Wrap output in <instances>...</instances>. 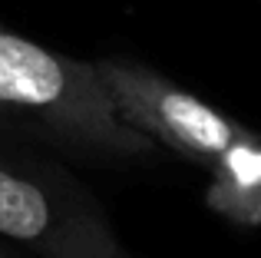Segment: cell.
Wrapping results in <instances>:
<instances>
[{
	"instance_id": "obj_5",
	"label": "cell",
	"mask_w": 261,
	"mask_h": 258,
	"mask_svg": "<svg viewBox=\"0 0 261 258\" xmlns=\"http://www.w3.org/2000/svg\"><path fill=\"white\" fill-rule=\"evenodd\" d=\"M0 258H7V255H4V252H0Z\"/></svg>"
},
{
	"instance_id": "obj_2",
	"label": "cell",
	"mask_w": 261,
	"mask_h": 258,
	"mask_svg": "<svg viewBox=\"0 0 261 258\" xmlns=\"http://www.w3.org/2000/svg\"><path fill=\"white\" fill-rule=\"evenodd\" d=\"M0 235L40 258H133L116 239L99 202L33 159L0 152Z\"/></svg>"
},
{
	"instance_id": "obj_4",
	"label": "cell",
	"mask_w": 261,
	"mask_h": 258,
	"mask_svg": "<svg viewBox=\"0 0 261 258\" xmlns=\"http://www.w3.org/2000/svg\"><path fill=\"white\" fill-rule=\"evenodd\" d=\"M212 182L205 189V205L215 215L245 228L261 225V136L255 129L242 136L231 149L218 156L208 169Z\"/></svg>"
},
{
	"instance_id": "obj_3",
	"label": "cell",
	"mask_w": 261,
	"mask_h": 258,
	"mask_svg": "<svg viewBox=\"0 0 261 258\" xmlns=\"http://www.w3.org/2000/svg\"><path fill=\"white\" fill-rule=\"evenodd\" d=\"M96 70L129 126L189 162L212 169L225 149L248 133V126L142 63L126 57H102L96 60Z\"/></svg>"
},
{
	"instance_id": "obj_1",
	"label": "cell",
	"mask_w": 261,
	"mask_h": 258,
	"mask_svg": "<svg viewBox=\"0 0 261 258\" xmlns=\"http://www.w3.org/2000/svg\"><path fill=\"white\" fill-rule=\"evenodd\" d=\"M0 133L83 159H146L155 142L119 116L96 60H73L0 23Z\"/></svg>"
}]
</instances>
